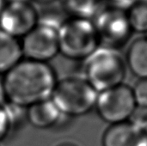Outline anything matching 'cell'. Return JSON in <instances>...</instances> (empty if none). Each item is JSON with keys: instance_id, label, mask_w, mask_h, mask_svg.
<instances>
[{"instance_id": "6da1fadb", "label": "cell", "mask_w": 147, "mask_h": 146, "mask_svg": "<svg viewBox=\"0 0 147 146\" xmlns=\"http://www.w3.org/2000/svg\"><path fill=\"white\" fill-rule=\"evenodd\" d=\"M3 81L7 102L23 108L51 99L58 83L51 65L27 59L8 71Z\"/></svg>"}, {"instance_id": "7a4b0ae2", "label": "cell", "mask_w": 147, "mask_h": 146, "mask_svg": "<svg viewBox=\"0 0 147 146\" xmlns=\"http://www.w3.org/2000/svg\"><path fill=\"white\" fill-rule=\"evenodd\" d=\"M84 61V78L97 93L123 83L127 63L118 49L100 46Z\"/></svg>"}, {"instance_id": "3957f363", "label": "cell", "mask_w": 147, "mask_h": 146, "mask_svg": "<svg viewBox=\"0 0 147 146\" xmlns=\"http://www.w3.org/2000/svg\"><path fill=\"white\" fill-rule=\"evenodd\" d=\"M59 48L65 58L84 60L101 45L92 20L68 18L59 28Z\"/></svg>"}, {"instance_id": "277c9868", "label": "cell", "mask_w": 147, "mask_h": 146, "mask_svg": "<svg viewBox=\"0 0 147 146\" xmlns=\"http://www.w3.org/2000/svg\"><path fill=\"white\" fill-rule=\"evenodd\" d=\"M98 93L83 77H68L57 83L51 100L65 116H81L95 107Z\"/></svg>"}, {"instance_id": "5b68a950", "label": "cell", "mask_w": 147, "mask_h": 146, "mask_svg": "<svg viewBox=\"0 0 147 146\" xmlns=\"http://www.w3.org/2000/svg\"><path fill=\"white\" fill-rule=\"evenodd\" d=\"M100 45L115 49L124 46L131 38L133 30L126 10L114 5L99 8L92 19Z\"/></svg>"}, {"instance_id": "8992f818", "label": "cell", "mask_w": 147, "mask_h": 146, "mask_svg": "<svg viewBox=\"0 0 147 146\" xmlns=\"http://www.w3.org/2000/svg\"><path fill=\"white\" fill-rule=\"evenodd\" d=\"M136 106L132 88L122 83L98 93L95 108L102 120L115 125L128 121Z\"/></svg>"}, {"instance_id": "52a82bcc", "label": "cell", "mask_w": 147, "mask_h": 146, "mask_svg": "<svg viewBox=\"0 0 147 146\" xmlns=\"http://www.w3.org/2000/svg\"><path fill=\"white\" fill-rule=\"evenodd\" d=\"M58 32L59 28L53 26L38 22L23 37L22 55L27 59L47 63L59 52Z\"/></svg>"}, {"instance_id": "ba28073f", "label": "cell", "mask_w": 147, "mask_h": 146, "mask_svg": "<svg viewBox=\"0 0 147 146\" xmlns=\"http://www.w3.org/2000/svg\"><path fill=\"white\" fill-rule=\"evenodd\" d=\"M38 21V12L28 0L9 1L0 12V30L17 39L29 33Z\"/></svg>"}, {"instance_id": "9c48e42d", "label": "cell", "mask_w": 147, "mask_h": 146, "mask_svg": "<svg viewBox=\"0 0 147 146\" xmlns=\"http://www.w3.org/2000/svg\"><path fill=\"white\" fill-rule=\"evenodd\" d=\"M102 146H147V134L129 121L111 125L103 134Z\"/></svg>"}, {"instance_id": "30bf717a", "label": "cell", "mask_w": 147, "mask_h": 146, "mask_svg": "<svg viewBox=\"0 0 147 146\" xmlns=\"http://www.w3.org/2000/svg\"><path fill=\"white\" fill-rule=\"evenodd\" d=\"M64 116L51 99L27 108V120L35 128L47 129L56 126Z\"/></svg>"}, {"instance_id": "8fae6325", "label": "cell", "mask_w": 147, "mask_h": 146, "mask_svg": "<svg viewBox=\"0 0 147 146\" xmlns=\"http://www.w3.org/2000/svg\"><path fill=\"white\" fill-rule=\"evenodd\" d=\"M21 43L15 37L0 30V74H6L22 57Z\"/></svg>"}, {"instance_id": "7c38bea8", "label": "cell", "mask_w": 147, "mask_h": 146, "mask_svg": "<svg viewBox=\"0 0 147 146\" xmlns=\"http://www.w3.org/2000/svg\"><path fill=\"white\" fill-rule=\"evenodd\" d=\"M127 66L139 79L147 78V38L134 40L130 45L126 59Z\"/></svg>"}, {"instance_id": "4fadbf2b", "label": "cell", "mask_w": 147, "mask_h": 146, "mask_svg": "<svg viewBox=\"0 0 147 146\" xmlns=\"http://www.w3.org/2000/svg\"><path fill=\"white\" fill-rule=\"evenodd\" d=\"M64 10L71 18L92 20L99 9L97 0H62Z\"/></svg>"}, {"instance_id": "5bb4252c", "label": "cell", "mask_w": 147, "mask_h": 146, "mask_svg": "<svg viewBox=\"0 0 147 146\" xmlns=\"http://www.w3.org/2000/svg\"><path fill=\"white\" fill-rule=\"evenodd\" d=\"M127 17L133 32H147V1H135L126 9Z\"/></svg>"}, {"instance_id": "9a60e30c", "label": "cell", "mask_w": 147, "mask_h": 146, "mask_svg": "<svg viewBox=\"0 0 147 146\" xmlns=\"http://www.w3.org/2000/svg\"><path fill=\"white\" fill-rule=\"evenodd\" d=\"M3 108L7 114L10 127L16 124H19L23 120L24 118H27V108H23L19 105L7 102L3 105Z\"/></svg>"}, {"instance_id": "2e32d148", "label": "cell", "mask_w": 147, "mask_h": 146, "mask_svg": "<svg viewBox=\"0 0 147 146\" xmlns=\"http://www.w3.org/2000/svg\"><path fill=\"white\" fill-rule=\"evenodd\" d=\"M132 89L136 105L147 108V78L140 79Z\"/></svg>"}, {"instance_id": "e0dca14e", "label": "cell", "mask_w": 147, "mask_h": 146, "mask_svg": "<svg viewBox=\"0 0 147 146\" xmlns=\"http://www.w3.org/2000/svg\"><path fill=\"white\" fill-rule=\"evenodd\" d=\"M128 121L146 131L147 126V108L136 106Z\"/></svg>"}, {"instance_id": "ac0fdd59", "label": "cell", "mask_w": 147, "mask_h": 146, "mask_svg": "<svg viewBox=\"0 0 147 146\" xmlns=\"http://www.w3.org/2000/svg\"><path fill=\"white\" fill-rule=\"evenodd\" d=\"M10 128L11 127L3 106H0V141L7 136Z\"/></svg>"}, {"instance_id": "d6986e66", "label": "cell", "mask_w": 147, "mask_h": 146, "mask_svg": "<svg viewBox=\"0 0 147 146\" xmlns=\"http://www.w3.org/2000/svg\"><path fill=\"white\" fill-rule=\"evenodd\" d=\"M111 5H114L115 7L121 8L122 9H127L128 7H130L136 0H108Z\"/></svg>"}, {"instance_id": "ffe728a7", "label": "cell", "mask_w": 147, "mask_h": 146, "mask_svg": "<svg viewBox=\"0 0 147 146\" xmlns=\"http://www.w3.org/2000/svg\"><path fill=\"white\" fill-rule=\"evenodd\" d=\"M7 102V97L5 93V89L3 85V81L0 80V106H3Z\"/></svg>"}, {"instance_id": "44dd1931", "label": "cell", "mask_w": 147, "mask_h": 146, "mask_svg": "<svg viewBox=\"0 0 147 146\" xmlns=\"http://www.w3.org/2000/svg\"><path fill=\"white\" fill-rule=\"evenodd\" d=\"M38 3H53L54 2L55 0H34Z\"/></svg>"}, {"instance_id": "7402d4cb", "label": "cell", "mask_w": 147, "mask_h": 146, "mask_svg": "<svg viewBox=\"0 0 147 146\" xmlns=\"http://www.w3.org/2000/svg\"><path fill=\"white\" fill-rule=\"evenodd\" d=\"M3 6H4V1L3 0H0V12L2 11Z\"/></svg>"}, {"instance_id": "603a6c76", "label": "cell", "mask_w": 147, "mask_h": 146, "mask_svg": "<svg viewBox=\"0 0 147 146\" xmlns=\"http://www.w3.org/2000/svg\"><path fill=\"white\" fill-rule=\"evenodd\" d=\"M59 146H77L75 145H73V144H69V143H65V144H61V145H59Z\"/></svg>"}, {"instance_id": "cb8c5ba5", "label": "cell", "mask_w": 147, "mask_h": 146, "mask_svg": "<svg viewBox=\"0 0 147 146\" xmlns=\"http://www.w3.org/2000/svg\"><path fill=\"white\" fill-rule=\"evenodd\" d=\"M146 134H147V126H146Z\"/></svg>"}, {"instance_id": "d4e9b609", "label": "cell", "mask_w": 147, "mask_h": 146, "mask_svg": "<svg viewBox=\"0 0 147 146\" xmlns=\"http://www.w3.org/2000/svg\"><path fill=\"white\" fill-rule=\"evenodd\" d=\"M146 38H147V32H146Z\"/></svg>"}]
</instances>
